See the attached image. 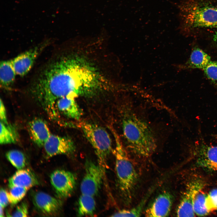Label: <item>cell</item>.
<instances>
[{
  "label": "cell",
  "mask_w": 217,
  "mask_h": 217,
  "mask_svg": "<svg viewBox=\"0 0 217 217\" xmlns=\"http://www.w3.org/2000/svg\"><path fill=\"white\" fill-rule=\"evenodd\" d=\"M123 116L122 133L128 149L138 157L151 156L157 147L156 139L152 128L130 106Z\"/></svg>",
  "instance_id": "cell-2"
},
{
  "label": "cell",
  "mask_w": 217,
  "mask_h": 217,
  "mask_svg": "<svg viewBox=\"0 0 217 217\" xmlns=\"http://www.w3.org/2000/svg\"><path fill=\"white\" fill-rule=\"evenodd\" d=\"M192 192L193 207L195 213L204 216L209 212L205 205L207 195L203 191V184L200 181H196L188 185Z\"/></svg>",
  "instance_id": "cell-15"
},
{
  "label": "cell",
  "mask_w": 217,
  "mask_h": 217,
  "mask_svg": "<svg viewBox=\"0 0 217 217\" xmlns=\"http://www.w3.org/2000/svg\"><path fill=\"white\" fill-rule=\"evenodd\" d=\"M0 121L5 124L8 123L7 120L6 108L2 99H0Z\"/></svg>",
  "instance_id": "cell-29"
},
{
  "label": "cell",
  "mask_w": 217,
  "mask_h": 217,
  "mask_svg": "<svg viewBox=\"0 0 217 217\" xmlns=\"http://www.w3.org/2000/svg\"><path fill=\"white\" fill-rule=\"evenodd\" d=\"M185 30L217 28V3L211 0H184L178 6Z\"/></svg>",
  "instance_id": "cell-3"
},
{
  "label": "cell",
  "mask_w": 217,
  "mask_h": 217,
  "mask_svg": "<svg viewBox=\"0 0 217 217\" xmlns=\"http://www.w3.org/2000/svg\"><path fill=\"white\" fill-rule=\"evenodd\" d=\"M7 159L18 170L24 168L26 164V159L24 154L17 150H11L5 154Z\"/></svg>",
  "instance_id": "cell-22"
},
{
  "label": "cell",
  "mask_w": 217,
  "mask_h": 217,
  "mask_svg": "<svg viewBox=\"0 0 217 217\" xmlns=\"http://www.w3.org/2000/svg\"><path fill=\"white\" fill-rule=\"evenodd\" d=\"M210 61L209 55L200 49L195 47L192 50L189 59L183 67L203 69Z\"/></svg>",
  "instance_id": "cell-17"
},
{
  "label": "cell",
  "mask_w": 217,
  "mask_h": 217,
  "mask_svg": "<svg viewBox=\"0 0 217 217\" xmlns=\"http://www.w3.org/2000/svg\"><path fill=\"white\" fill-rule=\"evenodd\" d=\"M192 199V192L188 185L183 193L176 209L178 217H193L195 215Z\"/></svg>",
  "instance_id": "cell-18"
},
{
  "label": "cell",
  "mask_w": 217,
  "mask_h": 217,
  "mask_svg": "<svg viewBox=\"0 0 217 217\" xmlns=\"http://www.w3.org/2000/svg\"><path fill=\"white\" fill-rule=\"evenodd\" d=\"M213 40L215 43L217 45V30L215 32L213 35Z\"/></svg>",
  "instance_id": "cell-30"
},
{
  "label": "cell",
  "mask_w": 217,
  "mask_h": 217,
  "mask_svg": "<svg viewBox=\"0 0 217 217\" xmlns=\"http://www.w3.org/2000/svg\"><path fill=\"white\" fill-rule=\"evenodd\" d=\"M16 75L11 60L1 62L0 80L2 87L6 88L10 87L14 82Z\"/></svg>",
  "instance_id": "cell-19"
},
{
  "label": "cell",
  "mask_w": 217,
  "mask_h": 217,
  "mask_svg": "<svg viewBox=\"0 0 217 217\" xmlns=\"http://www.w3.org/2000/svg\"><path fill=\"white\" fill-rule=\"evenodd\" d=\"M28 129L30 137L39 147H42L51 135L46 122L39 118H35L28 124Z\"/></svg>",
  "instance_id": "cell-12"
},
{
  "label": "cell",
  "mask_w": 217,
  "mask_h": 217,
  "mask_svg": "<svg viewBox=\"0 0 217 217\" xmlns=\"http://www.w3.org/2000/svg\"><path fill=\"white\" fill-rule=\"evenodd\" d=\"M28 214V207L27 203L23 202L17 206L14 212L11 214L12 217H27Z\"/></svg>",
  "instance_id": "cell-27"
},
{
  "label": "cell",
  "mask_w": 217,
  "mask_h": 217,
  "mask_svg": "<svg viewBox=\"0 0 217 217\" xmlns=\"http://www.w3.org/2000/svg\"><path fill=\"white\" fill-rule=\"evenodd\" d=\"M32 198L36 208L46 215H55L61 209L62 203L59 200L44 192L34 193Z\"/></svg>",
  "instance_id": "cell-10"
},
{
  "label": "cell",
  "mask_w": 217,
  "mask_h": 217,
  "mask_svg": "<svg viewBox=\"0 0 217 217\" xmlns=\"http://www.w3.org/2000/svg\"><path fill=\"white\" fill-rule=\"evenodd\" d=\"M203 70L207 78L217 87V61H211Z\"/></svg>",
  "instance_id": "cell-25"
},
{
  "label": "cell",
  "mask_w": 217,
  "mask_h": 217,
  "mask_svg": "<svg viewBox=\"0 0 217 217\" xmlns=\"http://www.w3.org/2000/svg\"><path fill=\"white\" fill-rule=\"evenodd\" d=\"M8 181L9 188L18 186L28 190L39 184L38 178L33 171L24 168L18 170L10 178Z\"/></svg>",
  "instance_id": "cell-16"
},
{
  "label": "cell",
  "mask_w": 217,
  "mask_h": 217,
  "mask_svg": "<svg viewBox=\"0 0 217 217\" xmlns=\"http://www.w3.org/2000/svg\"><path fill=\"white\" fill-rule=\"evenodd\" d=\"M197 162L205 169L217 171V146L202 144L198 150Z\"/></svg>",
  "instance_id": "cell-13"
},
{
  "label": "cell",
  "mask_w": 217,
  "mask_h": 217,
  "mask_svg": "<svg viewBox=\"0 0 217 217\" xmlns=\"http://www.w3.org/2000/svg\"><path fill=\"white\" fill-rule=\"evenodd\" d=\"M146 199L143 200L137 206L130 209L121 210L114 213L113 217H139L141 215Z\"/></svg>",
  "instance_id": "cell-23"
},
{
  "label": "cell",
  "mask_w": 217,
  "mask_h": 217,
  "mask_svg": "<svg viewBox=\"0 0 217 217\" xmlns=\"http://www.w3.org/2000/svg\"><path fill=\"white\" fill-rule=\"evenodd\" d=\"M50 182L57 196L61 198L69 197L74 191L76 184L75 175L69 171L56 170L50 176Z\"/></svg>",
  "instance_id": "cell-7"
},
{
  "label": "cell",
  "mask_w": 217,
  "mask_h": 217,
  "mask_svg": "<svg viewBox=\"0 0 217 217\" xmlns=\"http://www.w3.org/2000/svg\"><path fill=\"white\" fill-rule=\"evenodd\" d=\"M77 126L93 147L99 164L105 170L112 150V140L108 132L100 126L85 122H79Z\"/></svg>",
  "instance_id": "cell-5"
},
{
  "label": "cell",
  "mask_w": 217,
  "mask_h": 217,
  "mask_svg": "<svg viewBox=\"0 0 217 217\" xmlns=\"http://www.w3.org/2000/svg\"><path fill=\"white\" fill-rule=\"evenodd\" d=\"M3 208L1 206H0V216L3 217L4 216V212L3 210Z\"/></svg>",
  "instance_id": "cell-31"
},
{
  "label": "cell",
  "mask_w": 217,
  "mask_h": 217,
  "mask_svg": "<svg viewBox=\"0 0 217 217\" xmlns=\"http://www.w3.org/2000/svg\"><path fill=\"white\" fill-rule=\"evenodd\" d=\"M85 172L80 185L82 194L93 196L99 192L102 184L104 169L99 164L87 160Z\"/></svg>",
  "instance_id": "cell-6"
},
{
  "label": "cell",
  "mask_w": 217,
  "mask_h": 217,
  "mask_svg": "<svg viewBox=\"0 0 217 217\" xmlns=\"http://www.w3.org/2000/svg\"><path fill=\"white\" fill-rule=\"evenodd\" d=\"M94 196L82 194L78 201L77 215L92 216L96 210V202Z\"/></svg>",
  "instance_id": "cell-20"
},
{
  "label": "cell",
  "mask_w": 217,
  "mask_h": 217,
  "mask_svg": "<svg viewBox=\"0 0 217 217\" xmlns=\"http://www.w3.org/2000/svg\"><path fill=\"white\" fill-rule=\"evenodd\" d=\"M9 203L8 192L1 188L0 192V205L3 208L6 207Z\"/></svg>",
  "instance_id": "cell-28"
},
{
  "label": "cell",
  "mask_w": 217,
  "mask_h": 217,
  "mask_svg": "<svg viewBox=\"0 0 217 217\" xmlns=\"http://www.w3.org/2000/svg\"><path fill=\"white\" fill-rule=\"evenodd\" d=\"M173 200V196L170 192L162 191L146 210L145 216L148 217L168 216L171 210Z\"/></svg>",
  "instance_id": "cell-9"
},
{
  "label": "cell",
  "mask_w": 217,
  "mask_h": 217,
  "mask_svg": "<svg viewBox=\"0 0 217 217\" xmlns=\"http://www.w3.org/2000/svg\"><path fill=\"white\" fill-rule=\"evenodd\" d=\"M109 128L115 142L113 152L118 189L123 201L128 204L132 200L138 175L118 134L113 127L110 126Z\"/></svg>",
  "instance_id": "cell-4"
},
{
  "label": "cell",
  "mask_w": 217,
  "mask_h": 217,
  "mask_svg": "<svg viewBox=\"0 0 217 217\" xmlns=\"http://www.w3.org/2000/svg\"><path fill=\"white\" fill-rule=\"evenodd\" d=\"M8 192L9 203L12 205H15L20 202L25 196L27 189L20 186H14L9 188Z\"/></svg>",
  "instance_id": "cell-24"
},
{
  "label": "cell",
  "mask_w": 217,
  "mask_h": 217,
  "mask_svg": "<svg viewBox=\"0 0 217 217\" xmlns=\"http://www.w3.org/2000/svg\"><path fill=\"white\" fill-rule=\"evenodd\" d=\"M61 81L65 96L89 94L102 87V80L94 68L79 58H61Z\"/></svg>",
  "instance_id": "cell-1"
},
{
  "label": "cell",
  "mask_w": 217,
  "mask_h": 217,
  "mask_svg": "<svg viewBox=\"0 0 217 217\" xmlns=\"http://www.w3.org/2000/svg\"><path fill=\"white\" fill-rule=\"evenodd\" d=\"M205 205L209 212L217 209V189L212 190L207 195Z\"/></svg>",
  "instance_id": "cell-26"
},
{
  "label": "cell",
  "mask_w": 217,
  "mask_h": 217,
  "mask_svg": "<svg viewBox=\"0 0 217 217\" xmlns=\"http://www.w3.org/2000/svg\"><path fill=\"white\" fill-rule=\"evenodd\" d=\"M39 52L36 47L17 56L11 60L17 75L24 76L30 70Z\"/></svg>",
  "instance_id": "cell-11"
},
{
  "label": "cell",
  "mask_w": 217,
  "mask_h": 217,
  "mask_svg": "<svg viewBox=\"0 0 217 217\" xmlns=\"http://www.w3.org/2000/svg\"><path fill=\"white\" fill-rule=\"evenodd\" d=\"M76 98L68 96L58 99L55 106L56 112L58 111L68 118L79 120L82 115V112L75 101Z\"/></svg>",
  "instance_id": "cell-14"
},
{
  "label": "cell",
  "mask_w": 217,
  "mask_h": 217,
  "mask_svg": "<svg viewBox=\"0 0 217 217\" xmlns=\"http://www.w3.org/2000/svg\"><path fill=\"white\" fill-rule=\"evenodd\" d=\"M18 135L14 126L0 121V143L4 145L15 143L18 141Z\"/></svg>",
  "instance_id": "cell-21"
},
{
  "label": "cell",
  "mask_w": 217,
  "mask_h": 217,
  "mask_svg": "<svg viewBox=\"0 0 217 217\" xmlns=\"http://www.w3.org/2000/svg\"><path fill=\"white\" fill-rule=\"evenodd\" d=\"M47 156L52 157L59 155H68L75 152L76 147L70 137L51 134L44 144Z\"/></svg>",
  "instance_id": "cell-8"
}]
</instances>
